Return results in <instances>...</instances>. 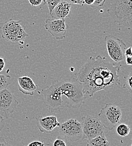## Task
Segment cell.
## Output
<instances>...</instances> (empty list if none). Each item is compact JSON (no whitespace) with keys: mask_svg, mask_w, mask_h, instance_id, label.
<instances>
[{"mask_svg":"<svg viewBox=\"0 0 132 146\" xmlns=\"http://www.w3.org/2000/svg\"><path fill=\"white\" fill-rule=\"evenodd\" d=\"M31 5L33 7H38L42 4L43 0H28Z\"/></svg>","mask_w":132,"mask_h":146,"instance_id":"7402d4cb","label":"cell"},{"mask_svg":"<svg viewBox=\"0 0 132 146\" xmlns=\"http://www.w3.org/2000/svg\"><path fill=\"white\" fill-rule=\"evenodd\" d=\"M21 20L10 19L9 21L0 24V33L3 39L14 43H20L29 36L25 32V28L21 24Z\"/></svg>","mask_w":132,"mask_h":146,"instance_id":"277c9868","label":"cell"},{"mask_svg":"<svg viewBox=\"0 0 132 146\" xmlns=\"http://www.w3.org/2000/svg\"><path fill=\"white\" fill-rule=\"evenodd\" d=\"M25 146H45V144L41 141H32L28 145Z\"/></svg>","mask_w":132,"mask_h":146,"instance_id":"603a6c76","label":"cell"},{"mask_svg":"<svg viewBox=\"0 0 132 146\" xmlns=\"http://www.w3.org/2000/svg\"><path fill=\"white\" fill-rule=\"evenodd\" d=\"M58 128L60 138L69 143L84 140L81 123L75 119L68 120Z\"/></svg>","mask_w":132,"mask_h":146,"instance_id":"5b68a950","label":"cell"},{"mask_svg":"<svg viewBox=\"0 0 132 146\" xmlns=\"http://www.w3.org/2000/svg\"><path fill=\"white\" fill-rule=\"evenodd\" d=\"M53 146H66V143L64 140L60 137H58L55 140L53 143Z\"/></svg>","mask_w":132,"mask_h":146,"instance_id":"44dd1931","label":"cell"},{"mask_svg":"<svg viewBox=\"0 0 132 146\" xmlns=\"http://www.w3.org/2000/svg\"><path fill=\"white\" fill-rule=\"evenodd\" d=\"M106 0H95L94 3L91 6L93 9H97L103 6Z\"/></svg>","mask_w":132,"mask_h":146,"instance_id":"ffe728a7","label":"cell"},{"mask_svg":"<svg viewBox=\"0 0 132 146\" xmlns=\"http://www.w3.org/2000/svg\"><path fill=\"white\" fill-rule=\"evenodd\" d=\"M19 102L14 94L5 89L0 91V115L9 119L15 111Z\"/></svg>","mask_w":132,"mask_h":146,"instance_id":"30bf717a","label":"cell"},{"mask_svg":"<svg viewBox=\"0 0 132 146\" xmlns=\"http://www.w3.org/2000/svg\"><path fill=\"white\" fill-rule=\"evenodd\" d=\"M41 93L44 97V104L49 111L55 112L64 106L62 96L56 80L46 90H42Z\"/></svg>","mask_w":132,"mask_h":146,"instance_id":"52a82bcc","label":"cell"},{"mask_svg":"<svg viewBox=\"0 0 132 146\" xmlns=\"http://www.w3.org/2000/svg\"><path fill=\"white\" fill-rule=\"evenodd\" d=\"M105 42L108 55L113 61L117 63L125 59V51L127 47L121 39L108 36H105Z\"/></svg>","mask_w":132,"mask_h":146,"instance_id":"9c48e42d","label":"cell"},{"mask_svg":"<svg viewBox=\"0 0 132 146\" xmlns=\"http://www.w3.org/2000/svg\"><path fill=\"white\" fill-rule=\"evenodd\" d=\"M62 94L66 97L65 104L69 109H77L84 103L83 87L76 79L56 80Z\"/></svg>","mask_w":132,"mask_h":146,"instance_id":"7a4b0ae2","label":"cell"},{"mask_svg":"<svg viewBox=\"0 0 132 146\" xmlns=\"http://www.w3.org/2000/svg\"><path fill=\"white\" fill-rule=\"evenodd\" d=\"M44 28L56 39H63L66 36L68 27L65 19H47Z\"/></svg>","mask_w":132,"mask_h":146,"instance_id":"8fae6325","label":"cell"},{"mask_svg":"<svg viewBox=\"0 0 132 146\" xmlns=\"http://www.w3.org/2000/svg\"><path fill=\"white\" fill-rule=\"evenodd\" d=\"M66 1L68 2L70 4H76V5H79L81 6H83L85 3L84 2V0H65Z\"/></svg>","mask_w":132,"mask_h":146,"instance_id":"cb8c5ba5","label":"cell"},{"mask_svg":"<svg viewBox=\"0 0 132 146\" xmlns=\"http://www.w3.org/2000/svg\"><path fill=\"white\" fill-rule=\"evenodd\" d=\"M87 146H110V143L107 141L104 133H102L98 136L88 140Z\"/></svg>","mask_w":132,"mask_h":146,"instance_id":"9a60e30c","label":"cell"},{"mask_svg":"<svg viewBox=\"0 0 132 146\" xmlns=\"http://www.w3.org/2000/svg\"><path fill=\"white\" fill-rule=\"evenodd\" d=\"M132 72L129 74L127 77L125 78V83L123 84V87L124 88H125L128 90L129 93H132Z\"/></svg>","mask_w":132,"mask_h":146,"instance_id":"ac0fdd59","label":"cell"},{"mask_svg":"<svg viewBox=\"0 0 132 146\" xmlns=\"http://www.w3.org/2000/svg\"><path fill=\"white\" fill-rule=\"evenodd\" d=\"M94 1L95 0H84V3H86L90 6H92L94 3Z\"/></svg>","mask_w":132,"mask_h":146,"instance_id":"f546056e","label":"cell"},{"mask_svg":"<svg viewBox=\"0 0 132 146\" xmlns=\"http://www.w3.org/2000/svg\"><path fill=\"white\" fill-rule=\"evenodd\" d=\"M38 129L42 133H50L53 130L58 127L60 123L58 121L56 116H48L46 117L39 116L36 118Z\"/></svg>","mask_w":132,"mask_h":146,"instance_id":"7c38bea8","label":"cell"},{"mask_svg":"<svg viewBox=\"0 0 132 146\" xmlns=\"http://www.w3.org/2000/svg\"><path fill=\"white\" fill-rule=\"evenodd\" d=\"M11 76L9 75L0 74V91L7 89L11 84Z\"/></svg>","mask_w":132,"mask_h":146,"instance_id":"e0dca14e","label":"cell"},{"mask_svg":"<svg viewBox=\"0 0 132 146\" xmlns=\"http://www.w3.org/2000/svg\"><path fill=\"white\" fill-rule=\"evenodd\" d=\"M125 58L126 64H127L128 65H132V56H125Z\"/></svg>","mask_w":132,"mask_h":146,"instance_id":"83f0119b","label":"cell"},{"mask_svg":"<svg viewBox=\"0 0 132 146\" xmlns=\"http://www.w3.org/2000/svg\"><path fill=\"white\" fill-rule=\"evenodd\" d=\"M122 116L121 109L112 104H107L98 114L99 119L103 127L110 130L120 124Z\"/></svg>","mask_w":132,"mask_h":146,"instance_id":"8992f818","label":"cell"},{"mask_svg":"<svg viewBox=\"0 0 132 146\" xmlns=\"http://www.w3.org/2000/svg\"><path fill=\"white\" fill-rule=\"evenodd\" d=\"M5 67V60L3 58L0 57V72H1L4 69Z\"/></svg>","mask_w":132,"mask_h":146,"instance_id":"484cf974","label":"cell"},{"mask_svg":"<svg viewBox=\"0 0 132 146\" xmlns=\"http://www.w3.org/2000/svg\"><path fill=\"white\" fill-rule=\"evenodd\" d=\"M116 132L120 137H124L128 136L131 132V127L125 124H119L116 126Z\"/></svg>","mask_w":132,"mask_h":146,"instance_id":"2e32d148","label":"cell"},{"mask_svg":"<svg viewBox=\"0 0 132 146\" xmlns=\"http://www.w3.org/2000/svg\"><path fill=\"white\" fill-rule=\"evenodd\" d=\"M132 56V47H129L128 48H127L125 51V56Z\"/></svg>","mask_w":132,"mask_h":146,"instance_id":"f1b7e54d","label":"cell"},{"mask_svg":"<svg viewBox=\"0 0 132 146\" xmlns=\"http://www.w3.org/2000/svg\"><path fill=\"white\" fill-rule=\"evenodd\" d=\"M71 10L72 4L63 1L57 5L50 15L53 19H65L69 15Z\"/></svg>","mask_w":132,"mask_h":146,"instance_id":"5bb4252c","label":"cell"},{"mask_svg":"<svg viewBox=\"0 0 132 146\" xmlns=\"http://www.w3.org/2000/svg\"><path fill=\"white\" fill-rule=\"evenodd\" d=\"M0 146H13L7 143L3 137H0Z\"/></svg>","mask_w":132,"mask_h":146,"instance_id":"d4e9b609","label":"cell"},{"mask_svg":"<svg viewBox=\"0 0 132 146\" xmlns=\"http://www.w3.org/2000/svg\"><path fill=\"white\" fill-rule=\"evenodd\" d=\"M101 56L91 57L76 75L85 96L93 97L97 92L107 91L120 84V66H115Z\"/></svg>","mask_w":132,"mask_h":146,"instance_id":"6da1fadb","label":"cell"},{"mask_svg":"<svg viewBox=\"0 0 132 146\" xmlns=\"http://www.w3.org/2000/svg\"><path fill=\"white\" fill-rule=\"evenodd\" d=\"M18 81L19 91L25 95L32 96L38 89V86L32 79L28 76L24 75L19 77Z\"/></svg>","mask_w":132,"mask_h":146,"instance_id":"4fadbf2b","label":"cell"},{"mask_svg":"<svg viewBox=\"0 0 132 146\" xmlns=\"http://www.w3.org/2000/svg\"><path fill=\"white\" fill-rule=\"evenodd\" d=\"M65 0H44V1L47 3L50 14L51 13L52 11L57 5H58L59 3Z\"/></svg>","mask_w":132,"mask_h":146,"instance_id":"d6986e66","label":"cell"},{"mask_svg":"<svg viewBox=\"0 0 132 146\" xmlns=\"http://www.w3.org/2000/svg\"><path fill=\"white\" fill-rule=\"evenodd\" d=\"M5 125V122L4 120V119L2 116L0 115V132L2 130V129L4 128Z\"/></svg>","mask_w":132,"mask_h":146,"instance_id":"4316f807","label":"cell"},{"mask_svg":"<svg viewBox=\"0 0 132 146\" xmlns=\"http://www.w3.org/2000/svg\"><path fill=\"white\" fill-rule=\"evenodd\" d=\"M107 13L117 25L132 29V0H111Z\"/></svg>","mask_w":132,"mask_h":146,"instance_id":"3957f363","label":"cell"},{"mask_svg":"<svg viewBox=\"0 0 132 146\" xmlns=\"http://www.w3.org/2000/svg\"><path fill=\"white\" fill-rule=\"evenodd\" d=\"M81 126L83 134V139H91L104 131L105 128L99 119L91 115L82 118Z\"/></svg>","mask_w":132,"mask_h":146,"instance_id":"ba28073f","label":"cell"}]
</instances>
